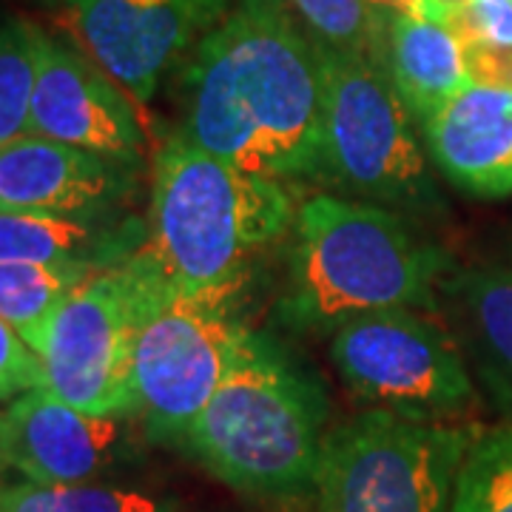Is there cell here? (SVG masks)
<instances>
[{
	"instance_id": "obj_7",
	"label": "cell",
	"mask_w": 512,
	"mask_h": 512,
	"mask_svg": "<svg viewBox=\"0 0 512 512\" xmlns=\"http://www.w3.org/2000/svg\"><path fill=\"white\" fill-rule=\"evenodd\" d=\"M168 296L140 251L94 271L52 322L40 353L46 390L83 413L137 421L134 348L143 322Z\"/></svg>"
},
{
	"instance_id": "obj_23",
	"label": "cell",
	"mask_w": 512,
	"mask_h": 512,
	"mask_svg": "<svg viewBox=\"0 0 512 512\" xmlns=\"http://www.w3.org/2000/svg\"><path fill=\"white\" fill-rule=\"evenodd\" d=\"M444 26L464 49L512 46V0H467Z\"/></svg>"
},
{
	"instance_id": "obj_10",
	"label": "cell",
	"mask_w": 512,
	"mask_h": 512,
	"mask_svg": "<svg viewBox=\"0 0 512 512\" xmlns=\"http://www.w3.org/2000/svg\"><path fill=\"white\" fill-rule=\"evenodd\" d=\"M231 0H69L94 63L134 100L154 97L163 77L197 49Z\"/></svg>"
},
{
	"instance_id": "obj_25",
	"label": "cell",
	"mask_w": 512,
	"mask_h": 512,
	"mask_svg": "<svg viewBox=\"0 0 512 512\" xmlns=\"http://www.w3.org/2000/svg\"><path fill=\"white\" fill-rule=\"evenodd\" d=\"M464 55L473 83L512 92V46H470Z\"/></svg>"
},
{
	"instance_id": "obj_17",
	"label": "cell",
	"mask_w": 512,
	"mask_h": 512,
	"mask_svg": "<svg viewBox=\"0 0 512 512\" xmlns=\"http://www.w3.org/2000/svg\"><path fill=\"white\" fill-rule=\"evenodd\" d=\"M143 242L146 231L134 222L114 225L40 211H0V262H86L94 268H111L137 254Z\"/></svg>"
},
{
	"instance_id": "obj_13",
	"label": "cell",
	"mask_w": 512,
	"mask_h": 512,
	"mask_svg": "<svg viewBox=\"0 0 512 512\" xmlns=\"http://www.w3.org/2000/svg\"><path fill=\"white\" fill-rule=\"evenodd\" d=\"M131 165L49 137L0 146V211L106 220L128 194Z\"/></svg>"
},
{
	"instance_id": "obj_15",
	"label": "cell",
	"mask_w": 512,
	"mask_h": 512,
	"mask_svg": "<svg viewBox=\"0 0 512 512\" xmlns=\"http://www.w3.org/2000/svg\"><path fill=\"white\" fill-rule=\"evenodd\" d=\"M439 293L473 379L512 419V265L450 271Z\"/></svg>"
},
{
	"instance_id": "obj_2",
	"label": "cell",
	"mask_w": 512,
	"mask_h": 512,
	"mask_svg": "<svg viewBox=\"0 0 512 512\" xmlns=\"http://www.w3.org/2000/svg\"><path fill=\"white\" fill-rule=\"evenodd\" d=\"M450 262L399 211L313 194L296 214V245L279 319L293 330H336L384 311H433Z\"/></svg>"
},
{
	"instance_id": "obj_4",
	"label": "cell",
	"mask_w": 512,
	"mask_h": 512,
	"mask_svg": "<svg viewBox=\"0 0 512 512\" xmlns=\"http://www.w3.org/2000/svg\"><path fill=\"white\" fill-rule=\"evenodd\" d=\"M293 222L288 191L171 134L154 157L140 254L165 291H208L248 279L254 256Z\"/></svg>"
},
{
	"instance_id": "obj_19",
	"label": "cell",
	"mask_w": 512,
	"mask_h": 512,
	"mask_svg": "<svg viewBox=\"0 0 512 512\" xmlns=\"http://www.w3.org/2000/svg\"><path fill=\"white\" fill-rule=\"evenodd\" d=\"M0 512H177L168 495L117 484H0Z\"/></svg>"
},
{
	"instance_id": "obj_24",
	"label": "cell",
	"mask_w": 512,
	"mask_h": 512,
	"mask_svg": "<svg viewBox=\"0 0 512 512\" xmlns=\"http://www.w3.org/2000/svg\"><path fill=\"white\" fill-rule=\"evenodd\" d=\"M37 387H46L40 356L0 319V402L18 399Z\"/></svg>"
},
{
	"instance_id": "obj_8",
	"label": "cell",
	"mask_w": 512,
	"mask_h": 512,
	"mask_svg": "<svg viewBox=\"0 0 512 512\" xmlns=\"http://www.w3.org/2000/svg\"><path fill=\"white\" fill-rule=\"evenodd\" d=\"M242 282L168 296L148 316L134 348L137 421L154 444L183 447L248 333L239 316Z\"/></svg>"
},
{
	"instance_id": "obj_12",
	"label": "cell",
	"mask_w": 512,
	"mask_h": 512,
	"mask_svg": "<svg viewBox=\"0 0 512 512\" xmlns=\"http://www.w3.org/2000/svg\"><path fill=\"white\" fill-rule=\"evenodd\" d=\"M128 424L83 413L37 387L0 410V453L26 481L89 484L134 458Z\"/></svg>"
},
{
	"instance_id": "obj_20",
	"label": "cell",
	"mask_w": 512,
	"mask_h": 512,
	"mask_svg": "<svg viewBox=\"0 0 512 512\" xmlns=\"http://www.w3.org/2000/svg\"><path fill=\"white\" fill-rule=\"evenodd\" d=\"M450 512H512V419L473 439Z\"/></svg>"
},
{
	"instance_id": "obj_6",
	"label": "cell",
	"mask_w": 512,
	"mask_h": 512,
	"mask_svg": "<svg viewBox=\"0 0 512 512\" xmlns=\"http://www.w3.org/2000/svg\"><path fill=\"white\" fill-rule=\"evenodd\" d=\"M467 427L390 410L353 416L322 441L313 478L319 512H450L473 444Z\"/></svg>"
},
{
	"instance_id": "obj_21",
	"label": "cell",
	"mask_w": 512,
	"mask_h": 512,
	"mask_svg": "<svg viewBox=\"0 0 512 512\" xmlns=\"http://www.w3.org/2000/svg\"><path fill=\"white\" fill-rule=\"evenodd\" d=\"M37 35L40 29L26 20H0V146L29 134Z\"/></svg>"
},
{
	"instance_id": "obj_26",
	"label": "cell",
	"mask_w": 512,
	"mask_h": 512,
	"mask_svg": "<svg viewBox=\"0 0 512 512\" xmlns=\"http://www.w3.org/2000/svg\"><path fill=\"white\" fill-rule=\"evenodd\" d=\"M427 3V12H430V20L433 23H447V18L456 12V9H461L467 0H424Z\"/></svg>"
},
{
	"instance_id": "obj_1",
	"label": "cell",
	"mask_w": 512,
	"mask_h": 512,
	"mask_svg": "<svg viewBox=\"0 0 512 512\" xmlns=\"http://www.w3.org/2000/svg\"><path fill=\"white\" fill-rule=\"evenodd\" d=\"M177 134L256 177L322 174L319 55L285 0H239L197 43Z\"/></svg>"
},
{
	"instance_id": "obj_9",
	"label": "cell",
	"mask_w": 512,
	"mask_h": 512,
	"mask_svg": "<svg viewBox=\"0 0 512 512\" xmlns=\"http://www.w3.org/2000/svg\"><path fill=\"white\" fill-rule=\"evenodd\" d=\"M330 362L350 390L407 419L439 421L467 410L476 379L453 330L419 311H384L333 333Z\"/></svg>"
},
{
	"instance_id": "obj_22",
	"label": "cell",
	"mask_w": 512,
	"mask_h": 512,
	"mask_svg": "<svg viewBox=\"0 0 512 512\" xmlns=\"http://www.w3.org/2000/svg\"><path fill=\"white\" fill-rule=\"evenodd\" d=\"M308 26L311 40L379 60L384 43V15L367 0H285Z\"/></svg>"
},
{
	"instance_id": "obj_11",
	"label": "cell",
	"mask_w": 512,
	"mask_h": 512,
	"mask_svg": "<svg viewBox=\"0 0 512 512\" xmlns=\"http://www.w3.org/2000/svg\"><path fill=\"white\" fill-rule=\"evenodd\" d=\"M29 134L126 165H137L146 148L134 97L89 57L46 32L37 35Z\"/></svg>"
},
{
	"instance_id": "obj_14",
	"label": "cell",
	"mask_w": 512,
	"mask_h": 512,
	"mask_svg": "<svg viewBox=\"0 0 512 512\" xmlns=\"http://www.w3.org/2000/svg\"><path fill=\"white\" fill-rule=\"evenodd\" d=\"M421 126L430 160L456 188L512 194V92L470 83Z\"/></svg>"
},
{
	"instance_id": "obj_5",
	"label": "cell",
	"mask_w": 512,
	"mask_h": 512,
	"mask_svg": "<svg viewBox=\"0 0 512 512\" xmlns=\"http://www.w3.org/2000/svg\"><path fill=\"white\" fill-rule=\"evenodd\" d=\"M316 43V40H313ZM322 72V174L390 211H430L436 191L413 114L376 57L316 43Z\"/></svg>"
},
{
	"instance_id": "obj_27",
	"label": "cell",
	"mask_w": 512,
	"mask_h": 512,
	"mask_svg": "<svg viewBox=\"0 0 512 512\" xmlns=\"http://www.w3.org/2000/svg\"><path fill=\"white\" fill-rule=\"evenodd\" d=\"M9 467H6V461H3V453H0V478H3V473H6Z\"/></svg>"
},
{
	"instance_id": "obj_3",
	"label": "cell",
	"mask_w": 512,
	"mask_h": 512,
	"mask_svg": "<svg viewBox=\"0 0 512 512\" xmlns=\"http://www.w3.org/2000/svg\"><path fill=\"white\" fill-rule=\"evenodd\" d=\"M328 402L319 379L265 333H245L183 450L222 484L259 498L313 493Z\"/></svg>"
},
{
	"instance_id": "obj_16",
	"label": "cell",
	"mask_w": 512,
	"mask_h": 512,
	"mask_svg": "<svg viewBox=\"0 0 512 512\" xmlns=\"http://www.w3.org/2000/svg\"><path fill=\"white\" fill-rule=\"evenodd\" d=\"M379 63L390 74L404 106L421 123L473 83L464 46L444 23L433 20L384 15Z\"/></svg>"
},
{
	"instance_id": "obj_18",
	"label": "cell",
	"mask_w": 512,
	"mask_h": 512,
	"mask_svg": "<svg viewBox=\"0 0 512 512\" xmlns=\"http://www.w3.org/2000/svg\"><path fill=\"white\" fill-rule=\"evenodd\" d=\"M94 271L86 262H0V319L40 356L57 311Z\"/></svg>"
}]
</instances>
